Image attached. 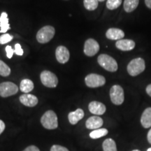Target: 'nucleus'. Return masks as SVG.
<instances>
[{"label":"nucleus","mask_w":151,"mask_h":151,"mask_svg":"<svg viewBox=\"0 0 151 151\" xmlns=\"http://www.w3.org/2000/svg\"><path fill=\"white\" fill-rule=\"evenodd\" d=\"M20 101L24 106L34 107L37 105L39 100L35 95L31 94H24L20 97Z\"/></svg>","instance_id":"14"},{"label":"nucleus","mask_w":151,"mask_h":151,"mask_svg":"<svg viewBox=\"0 0 151 151\" xmlns=\"http://www.w3.org/2000/svg\"><path fill=\"white\" fill-rule=\"evenodd\" d=\"M55 29L50 25L44 26L39 30L37 34V39L40 43H46L54 37Z\"/></svg>","instance_id":"4"},{"label":"nucleus","mask_w":151,"mask_h":151,"mask_svg":"<svg viewBox=\"0 0 151 151\" xmlns=\"http://www.w3.org/2000/svg\"><path fill=\"white\" fill-rule=\"evenodd\" d=\"M15 52H16V54L18 55L21 56L23 55V50H22L21 46H20V44H19V43H16V44L15 45Z\"/></svg>","instance_id":"29"},{"label":"nucleus","mask_w":151,"mask_h":151,"mask_svg":"<svg viewBox=\"0 0 151 151\" xmlns=\"http://www.w3.org/2000/svg\"><path fill=\"white\" fill-rule=\"evenodd\" d=\"M11 73V69L6 64L0 60V75L2 76H8Z\"/></svg>","instance_id":"24"},{"label":"nucleus","mask_w":151,"mask_h":151,"mask_svg":"<svg viewBox=\"0 0 151 151\" xmlns=\"http://www.w3.org/2000/svg\"><path fill=\"white\" fill-rule=\"evenodd\" d=\"M56 59L60 63L65 64L69 61L70 58L69 50L63 46H58L55 51Z\"/></svg>","instance_id":"10"},{"label":"nucleus","mask_w":151,"mask_h":151,"mask_svg":"<svg viewBox=\"0 0 151 151\" xmlns=\"http://www.w3.org/2000/svg\"><path fill=\"white\" fill-rule=\"evenodd\" d=\"M147 139H148V141L149 142V143L151 144V129L149 130L148 135H147Z\"/></svg>","instance_id":"34"},{"label":"nucleus","mask_w":151,"mask_h":151,"mask_svg":"<svg viewBox=\"0 0 151 151\" xmlns=\"http://www.w3.org/2000/svg\"><path fill=\"white\" fill-rule=\"evenodd\" d=\"M18 92V87L12 82H4L0 83V96L8 97L14 95Z\"/></svg>","instance_id":"8"},{"label":"nucleus","mask_w":151,"mask_h":151,"mask_svg":"<svg viewBox=\"0 0 151 151\" xmlns=\"http://www.w3.org/2000/svg\"><path fill=\"white\" fill-rule=\"evenodd\" d=\"M99 50V45L93 39H88L84 45V53L87 56L92 57L95 55Z\"/></svg>","instance_id":"9"},{"label":"nucleus","mask_w":151,"mask_h":151,"mask_svg":"<svg viewBox=\"0 0 151 151\" xmlns=\"http://www.w3.org/2000/svg\"><path fill=\"white\" fill-rule=\"evenodd\" d=\"M34 83L33 82L29 79H23L20 84V91L24 92V93L27 94L32 92L34 89Z\"/></svg>","instance_id":"19"},{"label":"nucleus","mask_w":151,"mask_h":151,"mask_svg":"<svg viewBox=\"0 0 151 151\" xmlns=\"http://www.w3.org/2000/svg\"><path fill=\"white\" fill-rule=\"evenodd\" d=\"M135 42L131 39H120L116 43V48L122 51H129L135 48Z\"/></svg>","instance_id":"13"},{"label":"nucleus","mask_w":151,"mask_h":151,"mask_svg":"<svg viewBox=\"0 0 151 151\" xmlns=\"http://www.w3.org/2000/svg\"><path fill=\"white\" fill-rule=\"evenodd\" d=\"M88 109L90 112L96 116H101L104 114L106 111V106L101 102L97 101H91L88 105Z\"/></svg>","instance_id":"11"},{"label":"nucleus","mask_w":151,"mask_h":151,"mask_svg":"<svg viewBox=\"0 0 151 151\" xmlns=\"http://www.w3.org/2000/svg\"><path fill=\"white\" fill-rule=\"evenodd\" d=\"M85 8L88 11H94L97 8L99 4L98 0H83Z\"/></svg>","instance_id":"23"},{"label":"nucleus","mask_w":151,"mask_h":151,"mask_svg":"<svg viewBox=\"0 0 151 151\" xmlns=\"http://www.w3.org/2000/svg\"><path fill=\"white\" fill-rule=\"evenodd\" d=\"M103 119L97 116L90 117L86 120V126L88 129H97L103 125Z\"/></svg>","instance_id":"12"},{"label":"nucleus","mask_w":151,"mask_h":151,"mask_svg":"<svg viewBox=\"0 0 151 151\" xmlns=\"http://www.w3.org/2000/svg\"><path fill=\"white\" fill-rule=\"evenodd\" d=\"M109 131L105 128H101V129H94L90 133V137L92 139H97L99 138L105 137L108 134Z\"/></svg>","instance_id":"22"},{"label":"nucleus","mask_w":151,"mask_h":151,"mask_svg":"<svg viewBox=\"0 0 151 151\" xmlns=\"http://www.w3.org/2000/svg\"><path fill=\"white\" fill-rule=\"evenodd\" d=\"M122 4V0H107L106 7L109 10L118 9Z\"/></svg>","instance_id":"25"},{"label":"nucleus","mask_w":151,"mask_h":151,"mask_svg":"<svg viewBox=\"0 0 151 151\" xmlns=\"http://www.w3.org/2000/svg\"><path fill=\"white\" fill-rule=\"evenodd\" d=\"M6 56L7 58L11 59L14 55V53L15 52V50H13V48H11L10 46H7L6 47Z\"/></svg>","instance_id":"28"},{"label":"nucleus","mask_w":151,"mask_h":151,"mask_svg":"<svg viewBox=\"0 0 151 151\" xmlns=\"http://www.w3.org/2000/svg\"><path fill=\"white\" fill-rule=\"evenodd\" d=\"M86 86L91 88H96L104 86L106 79L103 76L97 74V73H90L85 78Z\"/></svg>","instance_id":"6"},{"label":"nucleus","mask_w":151,"mask_h":151,"mask_svg":"<svg viewBox=\"0 0 151 151\" xmlns=\"http://www.w3.org/2000/svg\"><path fill=\"white\" fill-rule=\"evenodd\" d=\"M103 151H118L116 143L112 139H106L102 143Z\"/></svg>","instance_id":"21"},{"label":"nucleus","mask_w":151,"mask_h":151,"mask_svg":"<svg viewBox=\"0 0 151 151\" xmlns=\"http://www.w3.org/2000/svg\"><path fill=\"white\" fill-rule=\"evenodd\" d=\"M110 98L113 104L119 106L124 102V94L123 88L119 85H115L110 89Z\"/></svg>","instance_id":"5"},{"label":"nucleus","mask_w":151,"mask_h":151,"mask_svg":"<svg viewBox=\"0 0 151 151\" xmlns=\"http://www.w3.org/2000/svg\"><path fill=\"white\" fill-rule=\"evenodd\" d=\"M146 63L145 60L141 58L133 59L128 64L127 70L128 73L132 76H137L145 71Z\"/></svg>","instance_id":"2"},{"label":"nucleus","mask_w":151,"mask_h":151,"mask_svg":"<svg viewBox=\"0 0 151 151\" xmlns=\"http://www.w3.org/2000/svg\"><path fill=\"white\" fill-rule=\"evenodd\" d=\"M139 0H124L123 7L127 13H131L138 7Z\"/></svg>","instance_id":"20"},{"label":"nucleus","mask_w":151,"mask_h":151,"mask_svg":"<svg viewBox=\"0 0 151 151\" xmlns=\"http://www.w3.org/2000/svg\"><path fill=\"white\" fill-rule=\"evenodd\" d=\"M41 123L46 129H55L58 127V120L53 111H47L41 118Z\"/></svg>","instance_id":"1"},{"label":"nucleus","mask_w":151,"mask_h":151,"mask_svg":"<svg viewBox=\"0 0 151 151\" xmlns=\"http://www.w3.org/2000/svg\"><path fill=\"white\" fill-rule=\"evenodd\" d=\"M141 124L145 129L151 127V107L143 111L141 117Z\"/></svg>","instance_id":"17"},{"label":"nucleus","mask_w":151,"mask_h":151,"mask_svg":"<svg viewBox=\"0 0 151 151\" xmlns=\"http://www.w3.org/2000/svg\"><path fill=\"white\" fill-rule=\"evenodd\" d=\"M98 1H105V0H98Z\"/></svg>","instance_id":"36"},{"label":"nucleus","mask_w":151,"mask_h":151,"mask_svg":"<svg viewBox=\"0 0 151 151\" xmlns=\"http://www.w3.org/2000/svg\"><path fill=\"white\" fill-rule=\"evenodd\" d=\"M5 127L6 126L4 122V121H2L1 120H0V135L3 133L4 131Z\"/></svg>","instance_id":"31"},{"label":"nucleus","mask_w":151,"mask_h":151,"mask_svg":"<svg viewBox=\"0 0 151 151\" xmlns=\"http://www.w3.org/2000/svg\"><path fill=\"white\" fill-rule=\"evenodd\" d=\"M40 78L43 86L48 88H55L58 84V77L50 71H43L41 73Z\"/></svg>","instance_id":"7"},{"label":"nucleus","mask_w":151,"mask_h":151,"mask_svg":"<svg viewBox=\"0 0 151 151\" xmlns=\"http://www.w3.org/2000/svg\"><path fill=\"white\" fill-rule=\"evenodd\" d=\"M22 151H40V150L37 146L31 145V146H29L26 148H24Z\"/></svg>","instance_id":"30"},{"label":"nucleus","mask_w":151,"mask_h":151,"mask_svg":"<svg viewBox=\"0 0 151 151\" xmlns=\"http://www.w3.org/2000/svg\"><path fill=\"white\" fill-rule=\"evenodd\" d=\"M145 4L148 9H151V0H145Z\"/></svg>","instance_id":"33"},{"label":"nucleus","mask_w":151,"mask_h":151,"mask_svg":"<svg viewBox=\"0 0 151 151\" xmlns=\"http://www.w3.org/2000/svg\"><path fill=\"white\" fill-rule=\"evenodd\" d=\"M50 151H69L66 147L62 146L60 145H53L50 148Z\"/></svg>","instance_id":"27"},{"label":"nucleus","mask_w":151,"mask_h":151,"mask_svg":"<svg viewBox=\"0 0 151 151\" xmlns=\"http://www.w3.org/2000/svg\"><path fill=\"white\" fill-rule=\"evenodd\" d=\"M0 28L1 33H6L11 28L9 24L8 16L6 12H3L0 16Z\"/></svg>","instance_id":"18"},{"label":"nucleus","mask_w":151,"mask_h":151,"mask_svg":"<svg viewBox=\"0 0 151 151\" xmlns=\"http://www.w3.org/2000/svg\"><path fill=\"white\" fill-rule=\"evenodd\" d=\"M106 37L111 40H120L124 37V33L122 29L118 28H110L106 32Z\"/></svg>","instance_id":"15"},{"label":"nucleus","mask_w":151,"mask_h":151,"mask_svg":"<svg viewBox=\"0 0 151 151\" xmlns=\"http://www.w3.org/2000/svg\"><path fill=\"white\" fill-rule=\"evenodd\" d=\"M146 93L151 97V83L149 84L148 86L146 87Z\"/></svg>","instance_id":"32"},{"label":"nucleus","mask_w":151,"mask_h":151,"mask_svg":"<svg viewBox=\"0 0 151 151\" xmlns=\"http://www.w3.org/2000/svg\"><path fill=\"white\" fill-rule=\"evenodd\" d=\"M132 151H140L139 150H132Z\"/></svg>","instance_id":"37"},{"label":"nucleus","mask_w":151,"mask_h":151,"mask_svg":"<svg viewBox=\"0 0 151 151\" xmlns=\"http://www.w3.org/2000/svg\"><path fill=\"white\" fill-rule=\"evenodd\" d=\"M147 151H151V148H149L148 150H147Z\"/></svg>","instance_id":"35"},{"label":"nucleus","mask_w":151,"mask_h":151,"mask_svg":"<svg viewBox=\"0 0 151 151\" xmlns=\"http://www.w3.org/2000/svg\"><path fill=\"white\" fill-rule=\"evenodd\" d=\"M97 62L101 67L110 72H115L118 70V66L116 60L106 54H101L98 57Z\"/></svg>","instance_id":"3"},{"label":"nucleus","mask_w":151,"mask_h":151,"mask_svg":"<svg viewBox=\"0 0 151 151\" xmlns=\"http://www.w3.org/2000/svg\"><path fill=\"white\" fill-rule=\"evenodd\" d=\"M84 111L83 109H78L74 111L70 112L68 115V119L71 124H76L84 117Z\"/></svg>","instance_id":"16"},{"label":"nucleus","mask_w":151,"mask_h":151,"mask_svg":"<svg viewBox=\"0 0 151 151\" xmlns=\"http://www.w3.org/2000/svg\"><path fill=\"white\" fill-rule=\"evenodd\" d=\"M12 36L9 34H4L3 35L0 36V44H5V43L9 42L13 39Z\"/></svg>","instance_id":"26"}]
</instances>
